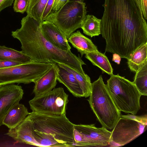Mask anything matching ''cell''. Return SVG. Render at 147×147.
<instances>
[{
  "label": "cell",
  "mask_w": 147,
  "mask_h": 147,
  "mask_svg": "<svg viewBox=\"0 0 147 147\" xmlns=\"http://www.w3.org/2000/svg\"><path fill=\"white\" fill-rule=\"evenodd\" d=\"M68 0H55L52 11H56L60 9Z\"/></svg>",
  "instance_id": "cell-29"
},
{
  "label": "cell",
  "mask_w": 147,
  "mask_h": 147,
  "mask_svg": "<svg viewBox=\"0 0 147 147\" xmlns=\"http://www.w3.org/2000/svg\"><path fill=\"white\" fill-rule=\"evenodd\" d=\"M101 19L92 15H86L81 28L84 33L91 37L100 34Z\"/></svg>",
  "instance_id": "cell-21"
},
{
  "label": "cell",
  "mask_w": 147,
  "mask_h": 147,
  "mask_svg": "<svg viewBox=\"0 0 147 147\" xmlns=\"http://www.w3.org/2000/svg\"><path fill=\"white\" fill-rule=\"evenodd\" d=\"M56 64L52 67L35 83L33 92L35 96L40 95L51 90L57 84Z\"/></svg>",
  "instance_id": "cell-14"
},
{
  "label": "cell",
  "mask_w": 147,
  "mask_h": 147,
  "mask_svg": "<svg viewBox=\"0 0 147 147\" xmlns=\"http://www.w3.org/2000/svg\"><path fill=\"white\" fill-rule=\"evenodd\" d=\"M57 80L64 85L74 96L84 97L80 86L74 75L57 64Z\"/></svg>",
  "instance_id": "cell-15"
},
{
  "label": "cell",
  "mask_w": 147,
  "mask_h": 147,
  "mask_svg": "<svg viewBox=\"0 0 147 147\" xmlns=\"http://www.w3.org/2000/svg\"><path fill=\"white\" fill-rule=\"evenodd\" d=\"M127 60L130 70L136 73L147 61V42L137 49Z\"/></svg>",
  "instance_id": "cell-19"
},
{
  "label": "cell",
  "mask_w": 147,
  "mask_h": 147,
  "mask_svg": "<svg viewBox=\"0 0 147 147\" xmlns=\"http://www.w3.org/2000/svg\"><path fill=\"white\" fill-rule=\"evenodd\" d=\"M100 34L106 41L105 52L128 59L147 42L146 20L134 0H105Z\"/></svg>",
  "instance_id": "cell-1"
},
{
  "label": "cell",
  "mask_w": 147,
  "mask_h": 147,
  "mask_svg": "<svg viewBox=\"0 0 147 147\" xmlns=\"http://www.w3.org/2000/svg\"><path fill=\"white\" fill-rule=\"evenodd\" d=\"M85 57L94 65L100 68L103 73L111 76L113 74V69L107 56L98 51L90 52L85 55Z\"/></svg>",
  "instance_id": "cell-18"
},
{
  "label": "cell",
  "mask_w": 147,
  "mask_h": 147,
  "mask_svg": "<svg viewBox=\"0 0 147 147\" xmlns=\"http://www.w3.org/2000/svg\"><path fill=\"white\" fill-rule=\"evenodd\" d=\"M21 24L20 28L11 32V35L20 41L21 51L33 61L63 63L85 74L82 66L86 64L80 56L70 50H60L46 40L41 32L39 22L27 15L22 18Z\"/></svg>",
  "instance_id": "cell-2"
},
{
  "label": "cell",
  "mask_w": 147,
  "mask_h": 147,
  "mask_svg": "<svg viewBox=\"0 0 147 147\" xmlns=\"http://www.w3.org/2000/svg\"><path fill=\"white\" fill-rule=\"evenodd\" d=\"M110 76L106 85L117 108L120 111L136 115L140 108L141 95L133 82L118 74Z\"/></svg>",
  "instance_id": "cell-5"
},
{
  "label": "cell",
  "mask_w": 147,
  "mask_h": 147,
  "mask_svg": "<svg viewBox=\"0 0 147 147\" xmlns=\"http://www.w3.org/2000/svg\"><path fill=\"white\" fill-rule=\"evenodd\" d=\"M144 18L147 19V0H134Z\"/></svg>",
  "instance_id": "cell-26"
},
{
  "label": "cell",
  "mask_w": 147,
  "mask_h": 147,
  "mask_svg": "<svg viewBox=\"0 0 147 147\" xmlns=\"http://www.w3.org/2000/svg\"><path fill=\"white\" fill-rule=\"evenodd\" d=\"M147 116L130 114L122 115L111 131V142L118 146L130 142L146 129Z\"/></svg>",
  "instance_id": "cell-8"
},
{
  "label": "cell",
  "mask_w": 147,
  "mask_h": 147,
  "mask_svg": "<svg viewBox=\"0 0 147 147\" xmlns=\"http://www.w3.org/2000/svg\"><path fill=\"white\" fill-rule=\"evenodd\" d=\"M48 0H29L27 15L40 23L43 22L42 14Z\"/></svg>",
  "instance_id": "cell-23"
},
{
  "label": "cell",
  "mask_w": 147,
  "mask_h": 147,
  "mask_svg": "<svg viewBox=\"0 0 147 147\" xmlns=\"http://www.w3.org/2000/svg\"><path fill=\"white\" fill-rule=\"evenodd\" d=\"M141 95H147V61L136 72L133 82Z\"/></svg>",
  "instance_id": "cell-24"
},
{
  "label": "cell",
  "mask_w": 147,
  "mask_h": 147,
  "mask_svg": "<svg viewBox=\"0 0 147 147\" xmlns=\"http://www.w3.org/2000/svg\"><path fill=\"white\" fill-rule=\"evenodd\" d=\"M24 94L20 86L11 84L0 87V126L11 109L22 99Z\"/></svg>",
  "instance_id": "cell-11"
},
{
  "label": "cell",
  "mask_w": 147,
  "mask_h": 147,
  "mask_svg": "<svg viewBox=\"0 0 147 147\" xmlns=\"http://www.w3.org/2000/svg\"><path fill=\"white\" fill-rule=\"evenodd\" d=\"M14 0H0V12L6 7L11 5Z\"/></svg>",
  "instance_id": "cell-30"
},
{
  "label": "cell",
  "mask_w": 147,
  "mask_h": 147,
  "mask_svg": "<svg viewBox=\"0 0 147 147\" xmlns=\"http://www.w3.org/2000/svg\"><path fill=\"white\" fill-rule=\"evenodd\" d=\"M121 58L119 55L116 53H113L112 61L118 64H120Z\"/></svg>",
  "instance_id": "cell-31"
},
{
  "label": "cell",
  "mask_w": 147,
  "mask_h": 147,
  "mask_svg": "<svg viewBox=\"0 0 147 147\" xmlns=\"http://www.w3.org/2000/svg\"><path fill=\"white\" fill-rule=\"evenodd\" d=\"M53 64L32 61L0 69V87L16 83H34Z\"/></svg>",
  "instance_id": "cell-7"
},
{
  "label": "cell",
  "mask_w": 147,
  "mask_h": 147,
  "mask_svg": "<svg viewBox=\"0 0 147 147\" xmlns=\"http://www.w3.org/2000/svg\"><path fill=\"white\" fill-rule=\"evenodd\" d=\"M84 1L68 0L58 10L51 11L44 21L54 24L68 39L76 30L81 28L86 15V7Z\"/></svg>",
  "instance_id": "cell-6"
},
{
  "label": "cell",
  "mask_w": 147,
  "mask_h": 147,
  "mask_svg": "<svg viewBox=\"0 0 147 147\" xmlns=\"http://www.w3.org/2000/svg\"><path fill=\"white\" fill-rule=\"evenodd\" d=\"M67 40L80 53L81 57L90 52L98 51L97 46L91 40L84 35L79 30L72 33Z\"/></svg>",
  "instance_id": "cell-16"
},
{
  "label": "cell",
  "mask_w": 147,
  "mask_h": 147,
  "mask_svg": "<svg viewBox=\"0 0 147 147\" xmlns=\"http://www.w3.org/2000/svg\"><path fill=\"white\" fill-rule=\"evenodd\" d=\"M89 97L90 107L102 127L113 129L121 117V111L116 106L101 75L91 83Z\"/></svg>",
  "instance_id": "cell-4"
},
{
  "label": "cell",
  "mask_w": 147,
  "mask_h": 147,
  "mask_svg": "<svg viewBox=\"0 0 147 147\" xmlns=\"http://www.w3.org/2000/svg\"><path fill=\"white\" fill-rule=\"evenodd\" d=\"M28 116L33 136L40 147L75 146L74 124L66 115H50L32 111Z\"/></svg>",
  "instance_id": "cell-3"
},
{
  "label": "cell",
  "mask_w": 147,
  "mask_h": 147,
  "mask_svg": "<svg viewBox=\"0 0 147 147\" xmlns=\"http://www.w3.org/2000/svg\"><path fill=\"white\" fill-rule=\"evenodd\" d=\"M22 64L23 63L11 60H0V69L6 68Z\"/></svg>",
  "instance_id": "cell-28"
},
{
  "label": "cell",
  "mask_w": 147,
  "mask_h": 147,
  "mask_svg": "<svg viewBox=\"0 0 147 147\" xmlns=\"http://www.w3.org/2000/svg\"><path fill=\"white\" fill-rule=\"evenodd\" d=\"M54 0H48L42 14L43 21L51 12Z\"/></svg>",
  "instance_id": "cell-27"
},
{
  "label": "cell",
  "mask_w": 147,
  "mask_h": 147,
  "mask_svg": "<svg viewBox=\"0 0 147 147\" xmlns=\"http://www.w3.org/2000/svg\"><path fill=\"white\" fill-rule=\"evenodd\" d=\"M3 60H11L23 64L33 61L31 58L22 51L0 46V61Z\"/></svg>",
  "instance_id": "cell-20"
},
{
  "label": "cell",
  "mask_w": 147,
  "mask_h": 147,
  "mask_svg": "<svg viewBox=\"0 0 147 147\" xmlns=\"http://www.w3.org/2000/svg\"><path fill=\"white\" fill-rule=\"evenodd\" d=\"M30 113L27 108L22 104L18 103L9 111L4 118L3 125L9 129L15 128Z\"/></svg>",
  "instance_id": "cell-17"
},
{
  "label": "cell",
  "mask_w": 147,
  "mask_h": 147,
  "mask_svg": "<svg viewBox=\"0 0 147 147\" xmlns=\"http://www.w3.org/2000/svg\"><path fill=\"white\" fill-rule=\"evenodd\" d=\"M72 73L78 82L83 92L84 97L86 98L90 95L91 83L90 77L86 74L83 75L71 67L63 63H57Z\"/></svg>",
  "instance_id": "cell-22"
},
{
  "label": "cell",
  "mask_w": 147,
  "mask_h": 147,
  "mask_svg": "<svg viewBox=\"0 0 147 147\" xmlns=\"http://www.w3.org/2000/svg\"><path fill=\"white\" fill-rule=\"evenodd\" d=\"M68 97L63 88L59 87L35 95L29 103L32 111L50 115H64L66 114Z\"/></svg>",
  "instance_id": "cell-9"
},
{
  "label": "cell",
  "mask_w": 147,
  "mask_h": 147,
  "mask_svg": "<svg viewBox=\"0 0 147 147\" xmlns=\"http://www.w3.org/2000/svg\"><path fill=\"white\" fill-rule=\"evenodd\" d=\"M41 32L45 38L55 47L62 50H70L71 47L63 32L51 22L45 20L40 23Z\"/></svg>",
  "instance_id": "cell-12"
},
{
  "label": "cell",
  "mask_w": 147,
  "mask_h": 147,
  "mask_svg": "<svg viewBox=\"0 0 147 147\" xmlns=\"http://www.w3.org/2000/svg\"><path fill=\"white\" fill-rule=\"evenodd\" d=\"M6 134L19 143L39 146L33 136L32 123L28 115L16 127L9 129Z\"/></svg>",
  "instance_id": "cell-13"
},
{
  "label": "cell",
  "mask_w": 147,
  "mask_h": 147,
  "mask_svg": "<svg viewBox=\"0 0 147 147\" xmlns=\"http://www.w3.org/2000/svg\"><path fill=\"white\" fill-rule=\"evenodd\" d=\"M111 131L94 124H74L73 135L75 146H107L111 142Z\"/></svg>",
  "instance_id": "cell-10"
},
{
  "label": "cell",
  "mask_w": 147,
  "mask_h": 147,
  "mask_svg": "<svg viewBox=\"0 0 147 147\" xmlns=\"http://www.w3.org/2000/svg\"><path fill=\"white\" fill-rule=\"evenodd\" d=\"M29 0H14L13 5L14 11L24 13L28 8Z\"/></svg>",
  "instance_id": "cell-25"
}]
</instances>
